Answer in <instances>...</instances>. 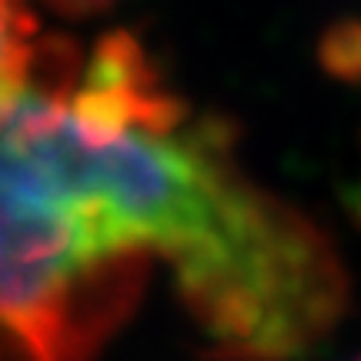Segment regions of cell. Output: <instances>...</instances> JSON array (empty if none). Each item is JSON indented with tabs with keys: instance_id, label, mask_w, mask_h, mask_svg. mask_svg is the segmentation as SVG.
Instances as JSON below:
<instances>
[{
	"instance_id": "obj_2",
	"label": "cell",
	"mask_w": 361,
	"mask_h": 361,
	"mask_svg": "<svg viewBox=\"0 0 361 361\" xmlns=\"http://www.w3.org/2000/svg\"><path fill=\"white\" fill-rule=\"evenodd\" d=\"M37 47V24L27 0H0V97L27 78Z\"/></svg>"
},
{
	"instance_id": "obj_1",
	"label": "cell",
	"mask_w": 361,
	"mask_h": 361,
	"mask_svg": "<svg viewBox=\"0 0 361 361\" xmlns=\"http://www.w3.org/2000/svg\"><path fill=\"white\" fill-rule=\"evenodd\" d=\"M168 264L231 358L284 361L345 301L331 241L245 171L141 44H44L0 97V361H84Z\"/></svg>"
},
{
	"instance_id": "obj_3",
	"label": "cell",
	"mask_w": 361,
	"mask_h": 361,
	"mask_svg": "<svg viewBox=\"0 0 361 361\" xmlns=\"http://www.w3.org/2000/svg\"><path fill=\"white\" fill-rule=\"evenodd\" d=\"M47 4L57 7V11H64V13H90V11L107 7L111 0H47Z\"/></svg>"
}]
</instances>
